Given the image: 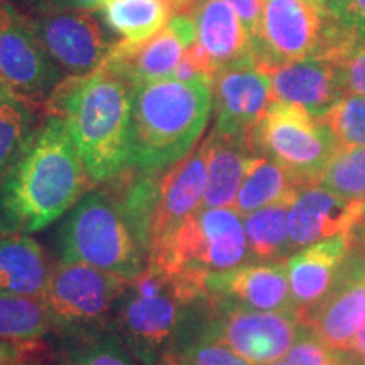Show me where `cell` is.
<instances>
[{"mask_svg":"<svg viewBox=\"0 0 365 365\" xmlns=\"http://www.w3.org/2000/svg\"><path fill=\"white\" fill-rule=\"evenodd\" d=\"M93 185L65 122L46 117L0 181V227L9 234L43 230Z\"/></svg>","mask_w":365,"mask_h":365,"instance_id":"6da1fadb","label":"cell"},{"mask_svg":"<svg viewBox=\"0 0 365 365\" xmlns=\"http://www.w3.org/2000/svg\"><path fill=\"white\" fill-rule=\"evenodd\" d=\"M134 86L103 65L93 73L66 76L44 107V117H59L95 182L127 170L129 122Z\"/></svg>","mask_w":365,"mask_h":365,"instance_id":"7a4b0ae2","label":"cell"},{"mask_svg":"<svg viewBox=\"0 0 365 365\" xmlns=\"http://www.w3.org/2000/svg\"><path fill=\"white\" fill-rule=\"evenodd\" d=\"M212 83L164 78L134 86L127 168L163 171L193 150L212 113Z\"/></svg>","mask_w":365,"mask_h":365,"instance_id":"3957f363","label":"cell"},{"mask_svg":"<svg viewBox=\"0 0 365 365\" xmlns=\"http://www.w3.org/2000/svg\"><path fill=\"white\" fill-rule=\"evenodd\" d=\"M203 282L159 264H145L113 309L115 330L127 349L148 362L159 355L163 359V350L170 352L191 312L208 304Z\"/></svg>","mask_w":365,"mask_h":365,"instance_id":"277c9868","label":"cell"},{"mask_svg":"<svg viewBox=\"0 0 365 365\" xmlns=\"http://www.w3.org/2000/svg\"><path fill=\"white\" fill-rule=\"evenodd\" d=\"M65 262H81L130 281L148 257L130 223L107 190L86 195L61 232Z\"/></svg>","mask_w":365,"mask_h":365,"instance_id":"5b68a950","label":"cell"},{"mask_svg":"<svg viewBox=\"0 0 365 365\" xmlns=\"http://www.w3.org/2000/svg\"><path fill=\"white\" fill-rule=\"evenodd\" d=\"M249 261L244 220L234 208H200L166 240L150 250L148 262L205 279Z\"/></svg>","mask_w":365,"mask_h":365,"instance_id":"8992f818","label":"cell"},{"mask_svg":"<svg viewBox=\"0 0 365 365\" xmlns=\"http://www.w3.org/2000/svg\"><path fill=\"white\" fill-rule=\"evenodd\" d=\"M352 39L344 21L303 0H266L252 54L264 68L312 56L330 59Z\"/></svg>","mask_w":365,"mask_h":365,"instance_id":"52a82bcc","label":"cell"},{"mask_svg":"<svg viewBox=\"0 0 365 365\" xmlns=\"http://www.w3.org/2000/svg\"><path fill=\"white\" fill-rule=\"evenodd\" d=\"M250 143L255 154L281 164L304 186L318 182L323 168L339 149L322 118L276 100L250 132Z\"/></svg>","mask_w":365,"mask_h":365,"instance_id":"ba28073f","label":"cell"},{"mask_svg":"<svg viewBox=\"0 0 365 365\" xmlns=\"http://www.w3.org/2000/svg\"><path fill=\"white\" fill-rule=\"evenodd\" d=\"M61 80V70L41 44L29 17L11 0H0V85L6 93L44 112Z\"/></svg>","mask_w":365,"mask_h":365,"instance_id":"9c48e42d","label":"cell"},{"mask_svg":"<svg viewBox=\"0 0 365 365\" xmlns=\"http://www.w3.org/2000/svg\"><path fill=\"white\" fill-rule=\"evenodd\" d=\"M129 281L81 262L53 269L43 301L51 323L73 333L91 331L115 309Z\"/></svg>","mask_w":365,"mask_h":365,"instance_id":"30bf717a","label":"cell"},{"mask_svg":"<svg viewBox=\"0 0 365 365\" xmlns=\"http://www.w3.org/2000/svg\"><path fill=\"white\" fill-rule=\"evenodd\" d=\"M299 327L296 312H259L208 304L200 335L227 345L250 365H267L284 359Z\"/></svg>","mask_w":365,"mask_h":365,"instance_id":"8fae6325","label":"cell"},{"mask_svg":"<svg viewBox=\"0 0 365 365\" xmlns=\"http://www.w3.org/2000/svg\"><path fill=\"white\" fill-rule=\"evenodd\" d=\"M53 61L68 76L98 70L115 46L90 11L26 14Z\"/></svg>","mask_w":365,"mask_h":365,"instance_id":"7c38bea8","label":"cell"},{"mask_svg":"<svg viewBox=\"0 0 365 365\" xmlns=\"http://www.w3.org/2000/svg\"><path fill=\"white\" fill-rule=\"evenodd\" d=\"M215 127L225 134H250L272 102L269 73L254 56L225 65L212 80Z\"/></svg>","mask_w":365,"mask_h":365,"instance_id":"4fadbf2b","label":"cell"},{"mask_svg":"<svg viewBox=\"0 0 365 365\" xmlns=\"http://www.w3.org/2000/svg\"><path fill=\"white\" fill-rule=\"evenodd\" d=\"M203 284L212 307L296 312L286 261L245 262L228 271L207 274Z\"/></svg>","mask_w":365,"mask_h":365,"instance_id":"5bb4252c","label":"cell"},{"mask_svg":"<svg viewBox=\"0 0 365 365\" xmlns=\"http://www.w3.org/2000/svg\"><path fill=\"white\" fill-rule=\"evenodd\" d=\"M196 41L188 14H175L168 24L143 43L117 41L103 66L132 86L171 78L186 49Z\"/></svg>","mask_w":365,"mask_h":365,"instance_id":"9a60e30c","label":"cell"},{"mask_svg":"<svg viewBox=\"0 0 365 365\" xmlns=\"http://www.w3.org/2000/svg\"><path fill=\"white\" fill-rule=\"evenodd\" d=\"M207 178V139L188 156L161 171L149 227V254L202 208Z\"/></svg>","mask_w":365,"mask_h":365,"instance_id":"2e32d148","label":"cell"},{"mask_svg":"<svg viewBox=\"0 0 365 365\" xmlns=\"http://www.w3.org/2000/svg\"><path fill=\"white\" fill-rule=\"evenodd\" d=\"M364 213L365 202L344 198L318 182L304 186L289 207L291 247L296 252L314 242L346 234Z\"/></svg>","mask_w":365,"mask_h":365,"instance_id":"e0dca14e","label":"cell"},{"mask_svg":"<svg viewBox=\"0 0 365 365\" xmlns=\"http://www.w3.org/2000/svg\"><path fill=\"white\" fill-rule=\"evenodd\" d=\"M266 71L271 78L272 100L304 108L313 117H325L345 95L339 71L330 59L303 58L266 68Z\"/></svg>","mask_w":365,"mask_h":365,"instance_id":"ac0fdd59","label":"cell"},{"mask_svg":"<svg viewBox=\"0 0 365 365\" xmlns=\"http://www.w3.org/2000/svg\"><path fill=\"white\" fill-rule=\"evenodd\" d=\"M346 247V234H339L296 250L286 261L291 298L299 319L313 312L335 286Z\"/></svg>","mask_w":365,"mask_h":365,"instance_id":"d6986e66","label":"cell"},{"mask_svg":"<svg viewBox=\"0 0 365 365\" xmlns=\"http://www.w3.org/2000/svg\"><path fill=\"white\" fill-rule=\"evenodd\" d=\"M186 14L195 22L196 43L217 71L237 59L254 56L247 31L223 0H195Z\"/></svg>","mask_w":365,"mask_h":365,"instance_id":"ffe728a7","label":"cell"},{"mask_svg":"<svg viewBox=\"0 0 365 365\" xmlns=\"http://www.w3.org/2000/svg\"><path fill=\"white\" fill-rule=\"evenodd\" d=\"M208 178L202 208H230L255 154L250 134H225L213 129L207 137Z\"/></svg>","mask_w":365,"mask_h":365,"instance_id":"44dd1931","label":"cell"},{"mask_svg":"<svg viewBox=\"0 0 365 365\" xmlns=\"http://www.w3.org/2000/svg\"><path fill=\"white\" fill-rule=\"evenodd\" d=\"M53 269L41 245L24 234L0 237V293L41 298Z\"/></svg>","mask_w":365,"mask_h":365,"instance_id":"7402d4cb","label":"cell"},{"mask_svg":"<svg viewBox=\"0 0 365 365\" xmlns=\"http://www.w3.org/2000/svg\"><path fill=\"white\" fill-rule=\"evenodd\" d=\"M301 188H304L303 182L281 164L266 156H254L232 208L245 217L274 203H293Z\"/></svg>","mask_w":365,"mask_h":365,"instance_id":"603a6c76","label":"cell"},{"mask_svg":"<svg viewBox=\"0 0 365 365\" xmlns=\"http://www.w3.org/2000/svg\"><path fill=\"white\" fill-rule=\"evenodd\" d=\"M170 0H103L98 9L105 26L125 43H143L171 19Z\"/></svg>","mask_w":365,"mask_h":365,"instance_id":"cb8c5ba5","label":"cell"},{"mask_svg":"<svg viewBox=\"0 0 365 365\" xmlns=\"http://www.w3.org/2000/svg\"><path fill=\"white\" fill-rule=\"evenodd\" d=\"M289 207L291 203L286 202L274 203L242 217L252 262L287 261L294 254L287 227Z\"/></svg>","mask_w":365,"mask_h":365,"instance_id":"d4e9b609","label":"cell"},{"mask_svg":"<svg viewBox=\"0 0 365 365\" xmlns=\"http://www.w3.org/2000/svg\"><path fill=\"white\" fill-rule=\"evenodd\" d=\"M51 325L48 307L41 298L0 293V340L38 341Z\"/></svg>","mask_w":365,"mask_h":365,"instance_id":"484cf974","label":"cell"},{"mask_svg":"<svg viewBox=\"0 0 365 365\" xmlns=\"http://www.w3.org/2000/svg\"><path fill=\"white\" fill-rule=\"evenodd\" d=\"M36 110L14 98H0V181L34 134Z\"/></svg>","mask_w":365,"mask_h":365,"instance_id":"4316f807","label":"cell"},{"mask_svg":"<svg viewBox=\"0 0 365 365\" xmlns=\"http://www.w3.org/2000/svg\"><path fill=\"white\" fill-rule=\"evenodd\" d=\"M318 185L344 198L365 202V145L336 149L323 168Z\"/></svg>","mask_w":365,"mask_h":365,"instance_id":"83f0119b","label":"cell"},{"mask_svg":"<svg viewBox=\"0 0 365 365\" xmlns=\"http://www.w3.org/2000/svg\"><path fill=\"white\" fill-rule=\"evenodd\" d=\"M322 120L335 137L339 148L365 145V97L344 95Z\"/></svg>","mask_w":365,"mask_h":365,"instance_id":"f1b7e54d","label":"cell"},{"mask_svg":"<svg viewBox=\"0 0 365 365\" xmlns=\"http://www.w3.org/2000/svg\"><path fill=\"white\" fill-rule=\"evenodd\" d=\"M164 365H250L227 345L198 335L163 357Z\"/></svg>","mask_w":365,"mask_h":365,"instance_id":"f546056e","label":"cell"},{"mask_svg":"<svg viewBox=\"0 0 365 365\" xmlns=\"http://www.w3.org/2000/svg\"><path fill=\"white\" fill-rule=\"evenodd\" d=\"M330 61L339 71L345 93L365 97V43L352 39L333 54Z\"/></svg>","mask_w":365,"mask_h":365,"instance_id":"4dcf8cb0","label":"cell"},{"mask_svg":"<svg viewBox=\"0 0 365 365\" xmlns=\"http://www.w3.org/2000/svg\"><path fill=\"white\" fill-rule=\"evenodd\" d=\"M65 365H137L118 341L93 340L68 354Z\"/></svg>","mask_w":365,"mask_h":365,"instance_id":"1f68e13d","label":"cell"},{"mask_svg":"<svg viewBox=\"0 0 365 365\" xmlns=\"http://www.w3.org/2000/svg\"><path fill=\"white\" fill-rule=\"evenodd\" d=\"M336 354L314 333L312 328L301 325L294 344L287 350L284 360L287 365H331Z\"/></svg>","mask_w":365,"mask_h":365,"instance_id":"d6a6232c","label":"cell"},{"mask_svg":"<svg viewBox=\"0 0 365 365\" xmlns=\"http://www.w3.org/2000/svg\"><path fill=\"white\" fill-rule=\"evenodd\" d=\"M39 354L38 341L0 340V365H33Z\"/></svg>","mask_w":365,"mask_h":365,"instance_id":"836d02e7","label":"cell"},{"mask_svg":"<svg viewBox=\"0 0 365 365\" xmlns=\"http://www.w3.org/2000/svg\"><path fill=\"white\" fill-rule=\"evenodd\" d=\"M27 9L24 14L53 11H98L103 0H17Z\"/></svg>","mask_w":365,"mask_h":365,"instance_id":"e575fe53","label":"cell"},{"mask_svg":"<svg viewBox=\"0 0 365 365\" xmlns=\"http://www.w3.org/2000/svg\"><path fill=\"white\" fill-rule=\"evenodd\" d=\"M227 6L234 9V12L239 16V19L247 31L250 41L257 38L259 29H261L264 2L266 0H223Z\"/></svg>","mask_w":365,"mask_h":365,"instance_id":"d590c367","label":"cell"},{"mask_svg":"<svg viewBox=\"0 0 365 365\" xmlns=\"http://www.w3.org/2000/svg\"><path fill=\"white\" fill-rule=\"evenodd\" d=\"M345 24L350 27L355 38L365 43V0H350Z\"/></svg>","mask_w":365,"mask_h":365,"instance_id":"8d00e7d4","label":"cell"},{"mask_svg":"<svg viewBox=\"0 0 365 365\" xmlns=\"http://www.w3.org/2000/svg\"><path fill=\"white\" fill-rule=\"evenodd\" d=\"M339 357L345 359L346 362H350L352 365H365V322L360 327L357 335H355L350 349L345 354L339 355Z\"/></svg>","mask_w":365,"mask_h":365,"instance_id":"74e56055","label":"cell"},{"mask_svg":"<svg viewBox=\"0 0 365 365\" xmlns=\"http://www.w3.org/2000/svg\"><path fill=\"white\" fill-rule=\"evenodd\" d=\"M349 4L350 0H327V7H328V12L331 14V16L339 17L345 22V16H346V9H349Z\"/></svg>","mask_w":365,"mask_h":365,"instance_id":"f35d334b","label":"cell"},{"mask_svg":"<svg viewBox=\"0 0 365 365\" xmlns=\"http://www.w3.org/2000/svg\"><path fill=\"white\" fill-rule=\"evenodd\" d=\"M170 2H171L173 12L186 14L188 12V9L195 4V0H170Z\"/></svg>","mask_w":365,"mask_h":365,"instance_id":"ab89813d","label":"cell"},{"mask_svg":"<svg viewBox=\"0 0 365 365\" xmlns=\"http://www.w3.org/2000/svg\"><path fill=\"white\" fill-rule=\"evenodd\" d=\"M303 2L308 4V6H312L313 9H317V11H319V12H328L327 0H303Z\"/></svg>","mask_w":365,"mask_h":365,"instance_id":"60d3db41","label":"cell"},{"mask_svg":"<svg viewBox=\"0 0 365 365\" xmlns=\"http://www.w3.org/2000/svg\"><path fill=\"white\" fill-rule=\"evenodd\" d=\"M331 365H352V364H350V362H346L345 359H341V357H339V355H336L335 362H333Z\"/></svg>","mask_w":365,"mask_h":365,"instance_id":"b9f144b4","label":"cell"},{"mask_svg":"<svg viewBox=\"0 0 365 365\" xmlns=\"http://www.w3.org/2000/svg\"><path fill=\"white\" fill-rule=\"evenodd\" d=\"M0 98H11V97H9V95L6 93V90L2 88V85H0Z\"/></svg>","mask_w":365,"mask_h":365,"instance_id":"7bdbcfd3","label":"cell"},{"mask_svg":"<svg viewBox=\"0 0 365 365\" xmlns=\"http://www.w3.org/2000/svg\"><path fill=\"white\" fill-rule=\"evenodd\" d=\"M267 365H287V364H286L284 359H281V360H276V362H271V364H267Z\"/></svg>","mask_w":365,"mask_h":365,"instance_id":"ee69618b","label":"cell"}]
</instances>
